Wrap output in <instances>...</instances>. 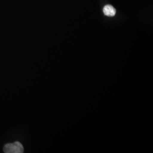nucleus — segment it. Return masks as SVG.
<instances>
[{"label":"nucleus","mask_w":153,"mask_h":153,"mask_svg":"<svg viewBox=\"0 0 153 153\" xmlns=\"http://www.w3.org/2000/svg\"><path fill=\"white\" fill-rule=\"evenodd\" d=\"M103 13L104 15L106 16H115L116 14V9L112 5H107L103 7Z\"/></svg>","instance_id":"obj_2"},{"label":"nucleus","mask_w":153,"mask_h":153,"mask_svg":"<svg viewBox=\"0 0 153 153\" xmlns=\"http://www.w3.org/2000/svg\"><path fill=\"white\" fill-rule=\"evenodd\" d=\"M3 151L5 153H22L24 152V148L21 142L16 141L5 145Z\"/></svg>","instance_id":"obj_1"}]
</instances>
